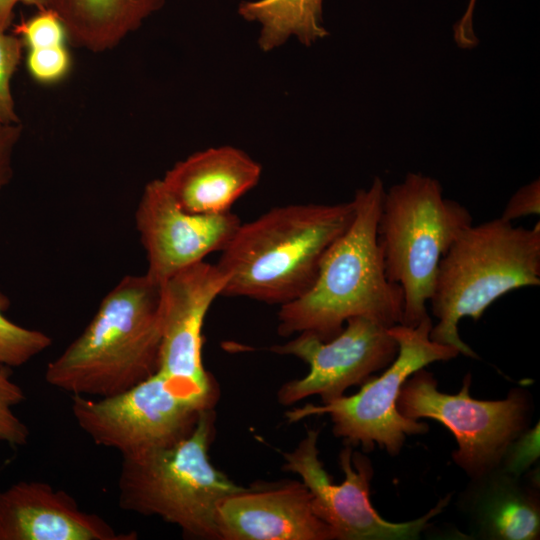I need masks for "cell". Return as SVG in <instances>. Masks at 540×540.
Wrapping results in <instances>:
<instances>
[{"instance_id":"13","label":"cell","mask_w":540,"mask_h":540,"mask_svg":"<svg viewBox=\"0 0 540 540\" xmlns=\"http://www.w3.org/2000/svg\"><path fill=\"white\" fill-rule=\"evenodd\" d=\"M135 223L147 257L146 275L162 284L173 274L221 252L241 220L227 211L193 214L184 211L162 179L148 182L139 200Z\"/></svg>"},{"instance_id":"19","label":"cell","mask_w":540,"mask_h":540,"mask_svg":"<svg viewBox=\"0 0 540 540\" xmlns=\"http://www.w3.org/2000/svg\"><path fill=\"white\" fill-rule=\"evenodd\" d=\"M323 0H253L239 4L238 13L246 21L260 25L259 47L274 50L291 37L310 46L325 38Z\"/></svg>"},{"instance_id":"26","label":"cell","mask_w":540,"mask_h":540,"mask_svg":"<svg viewBox=\"0 0 540 540\" xmlns=\"http://www.w3.org/2000/svg\"><path fill=\"white\" fill-rule=\"evenodd\" d=\"M540 213V181L536 179L518 189L509 199L500 218L509 222Z\"/></svg>"},{"instance_id":"1","label":"cell","mask_w":540,"mask_h":540,"mask_svg":"<svg viewBox=\"0 0 540 540\" xmlns=\"http://www.w3.org/2000/svg\"><path fill=\"white\" fill-rule=\"evenodd\" d=\"M384 193L379 177L368 188L356 191L354 218L325 253L313 285L281 305L280 335L311 332L327 341L343 329L347 319L356 316L387 328L401 324L403 290L386 276L377 239Z\"/></svg>"},{"instance_id":"24","label":"cell","mask_w":540,"mask_h":540,"mask_svg":"<svg viewBox=\"0 0 540 540\" xmlns=\"http://www.w3.org/2000/svg\"><path fill=\"white\" fill-rule=\"evenodd\" d=\"M72 58L66 44L27 49L26 68L38 83L55 84L70 72Z\"/></svg>"},{"instance_id":"23","label":"cell","mask_w":540,"mask_h":540,"mask_svg":"<svg viewBox=\"0 0 540 540\" xmlns=\"http://www.w3.org/2000/svg\"><path fill=\"white\" fill-rule=\"evenodd\" d=\"M27 49L66 44V28L58 14L50 8L38 10L34 16L14 26Z\"/></svg>"},{"instance_id":"14","label":"cell","mask_w":540,"mask_h":540,"mask_svg":"<svg viewBox=\"0 0 540 540\" xmlns=\"http://www.w3.org/2000/svg\"><path fill=\"white\" fill-rule=\"evenodd\" d=\"M217 528L222 540L336 539L300 482L249 487L227 497L218 507Z\"/></svg>"},{"instance_id":"10","label":"cell","mask_w":540,"mask_h":540,"mask_svg":"<svg viewBox=\"0 0 540 540\" xmlns=\"http://www.w3.org/2000/svg\"><path fill=\"white\" fill-rule=\"evenodd\" d=\"M319 431L308 430L299 445L284 454V469L299 475L312 496L316 515L341 540H395L416 539L430 526V520L448 504L446 497L424 516L408 522L394 523L383 519L372 507L369 484L373 476L370 460L353 453L350 446L339 455L345 474L337 485L323 467L317 447Z\"/></svg>"},{"instance_id":"20","label":"cell","mask_w":540,"mask_h":540,"mask_svg":"<svg viewBox=\"0 0 540 540\" xmlns=\"http://www.w3.org/2000/svg\"><path fill=\"white\" fill-rule=\"evenodd\" d=\"M10 301L0 291V365L20 367L45 351L52 344L46 333L25 328L9 320L4 312Z\"/></svg>"},{"instance_id":"3","label":"cell","mask_w":540,"mask_h":540,"mask_svg":"<svg viewBox=\"0 0 540 540\" xmlns=\"http://www.w3.org/2000/svg\"><path fill=\"white\" fill-rule=\"evenodd\" d=\"M161 284L124 276L66 349L48 363L45 381L72 395L106 397L123 392L158 370Z\"/></svg>"},{"instance_id":"21","label":"cell","mask_w":540,"mask_h":540,"mask_svg":"<svg viewBox=\"0 0 540 540\" xmlns=\"http://www.w3.org/2000/svg\"><path fill=\"white\" fill-rule=\"evenodd\" d=\"M24 399L23 389L11 380L10 367L0 365V441L12 446L29 440V428L13 411Z\"/></svg>"},{"instance_id":"6","label":"cell","mask_w":540,"mask_h":540,"mask_svg":"<svg viewBox=\"0 0 540 540\" xmlns=\"http://www.w3.org/2000/svg\"><path fill=\"white\" fill-rule=\"evenodd\" d=\"M473 224L468 209L445 198L441 184L421 173L385 190L377 226L386 276L404 295L401 324L416 326L429 316L439 263Z\"/></svg>"},{"instance_id":"16","label":"cell","mask_w":540,"mask_h":540,"mask_svg":"<svg viewBox=\"0 0 540 540\" xmlns=\"http://www.w3.org/2000/svg\"><path fill=\"white\" fill-rule=\"evenodd\" d=\"M261 165L232 146L212 147L177 162L162 181L177 204L193 214H218L257 185Z\"/></svg>"},{"instance_id":"9","label":"cell","mask_w":540,"mask_h":540,"mask_svg":"<svg viewBox=\"0 0 540 540\" xmlns=\"http://www.w3.org/2000/svg\"><path fill=\"white\" fill-rule=\"evenodd\" d=\"M470 385L468 374L458 394H445L437 389L433 375L421 368L404 382L397 409L405 417L431 418L446 426L458 444L453 453L456 464L481 478L495 470L509 444L524 430L528 401L519 390L503 400L474 399Z\"/></svg>"},{"instance_id":"4","label":"cell","mask_w":540,"mask_h":540,"mask_svg":"<svg viewBox=\"0 0 540 540\" xmlns=\"http://www.w3.org/2000/svg\"><path fill=\"white\" fill-rule=\"evenodd\" d=\"M540 285V223L514 226L499 218L465 229L442 257L429 300L438 322L430 338L465 356L476 353L461 340L462 318L478 320L506 293Z\"/></svg>"},{"instance_id":"29","label":"cell","mask_w":540,"mask_h":540,"mask_svg":"<svg viewBox=\"0 0 540 540\" xmlns=\"http://www.w3.org/2000/svg\"><path fill=\"white\" fill-rule=\"evenodd\" d=\"M22 3L38 10L49 8V0H0V30L8 31L14 19V9Z\"/></svg>"},{"instance_id":"17","label":"cell","mask_w":540,"mask_h":540,"mask_svg":"<svg viewBox=\"0 0 540 540\" xmlns=\"http://www.w3.org/2000/svg\"><path fill=\"white\" fill-rule=\"evenodd\" d=\"M166 0H49L68 38L92 52L117 46L157 12Z\"/></svg>"},{"instance_id":"25","label":"cell","mask_w":540,"mask_h":540,"mask_svg":"<svg viewBox=\"0 0 540 540\" xmlns=\"http://www.w3.org/2000/svg\"><path fill=\"white\" fill-rule=\"evenodd\" d=\"M539 457V425L521 433L507 447L502 460L504 471L518 477Z\"/></svg>"},{"instance_id":"28","label":"cell","mask_w":540,"mask_h":540,"mask_svg":"<svg viewBox=\"0 0 540 540\" xmlns=\"http://www.w3.org/2000/svg\"><path fill=\"white\" fill-rule=\"evenodd\" d=\"M476 0H469L465 13L454 27V39L458 46L462 48H473L477 45L473 28V13Z\"/></svg>"},{"instance_id":"5","label":"cell","mask_w":540,"mask_h":540,"mask_svg":"<svg viewBox=\"0 0 540 540\" xmlns=\"http://www.w3.org/2000/svg\"><path fill=\"white\" fill-rule=\"evenodd\" d=\"M213 434L214 414L209 408L178 442L123 457L118 478L120 508L160 517L189 537L219 539V505L247 488L212 465L208 451Z\"/></svg>"},{"instance_id":"2","label":"cell","mask_w":540,"mask_h":540,"mask_svg":"<svg viewBox=\"0 0 540 540\" xmlns=\"http://www.w3.org/2000/svg\"><path fill=\"white\" fill-rule=\"evenodd\" d=\"M354 215L353 200L292 204L241 223L216 264L227 277L222 295L280 305L302 296Z\"/></svg>"},{"instance_id":"15","label":"cell","mask_w":540,"mask_h":540,"mask_svg":"<svg viewBox=\"0 0 540 540\" xmlns=\"http://www.w3.org/2000/svg\"><path fill=\"white\" fill-rule=\"evenodd\" d=\"M105 519L83 511L66 491L41 481L0 490V540H134Z\"/></svg>"},{"instance_id":"18","label":"cell","mask_w":540,"mask_h":540,"mask_svg":"<svg viewBox=\"0 0 540 540\" xmlns=\"http://www.w3.org/2000/svg\"><path fill=\"white\" fill-rule=\"evenodd\" d=\"M516 478L507 472L493 477L479 495L475 515L480 534L485 538L501 540L539 538L538 500L529 490L521 487Z\"/></svg>"},{"instance_id":"27","label":"cell","mask_w":540,"mask_h":540,"mask_svg":"<svg viewBox=\"0 0 540 540\" xmlns=\"http://www.w3.org/2000/svg\"><path fill=\"white\" fill-rule=\"evenodd\" d=\"M21 135V123L0 124V196L12 178L13 154Z\"/></svg>"},{"instance_id":"7","label":"cell","mask_w":540,"mask_h":540,"mask_svg":"<svg viewBox=\"0 0 540 540\" xmlns=\"http://www.w3.org/2000/svg\"><path fill=\"white\" fill-rule=\"evenodd\" d=\"M430 316L416 326L396 324L388 328L398 344L395 359L377 377H370L358 393L342 395L323 405L307 404L286 412L288 423L313 415L330 414L333 433L351 445L361 444L370 451L374 444L395 456L407 435L427 432L428 426L403 416L397 400L404 382L416 371L436 361H447L460 354L453 346L430 338Z\"/></svg>"},{"instance_id":"11","label":"cell","mask_w":540,"mask_h":540,"mask_svg":"<svg viewBox=\"0 0 540 540\" xmlns=\"http://www.w3.org/2000/svg\"><path fill=\"white\" fill-rule=\"evenodd\" d=\"M271 351L295 356L309 365L303 378L282 385L278 402L292 405L312 395L324 403L343 395L354 385L386 368L396 357L398 344L387 327L367 317L346 320L343 329L327 341L311 332H301L287 343L274 345Z\"/></svg>"},{"instance_id":"22","label":"cell","mask_w":540,"mask_h":540,"mask_svg":"<svg viewBox=\"0 0 540 540\" xmlns=\"http://www.w3.org/2000/svg\"><path fill=\"white\" fill-rule=\"evenodd\" d=\"M23 46L16 34L0 30V124L20 123L11 81L21 61Z\"/></svg>"},{"instance_id":"8","label":"cell","mask_w":540,"mask_h":540,"mask_svg":"<svg viewBox=\"0 0 540 540\" xmlns=\"http://www.w3.org/2000/svg\"><path fill=\"white\" fill-rule=\"evenodd\" d=\"M209 408L212 406L187 395L159 372L111 396L72 395L71 404L77 425L91 440L117 450L122 458L178 442Z\"/></svg>"},{"instance_id":"12","label":"cell","mask_w":540,"mask_h":540,"mask_svg":"<svg viewBox=\"0 0 540 540\" xmlns=\"http://www.w3.org/2000/svg\"><path fill=\"white\" fill-rule=\"evenodd\" d=\"M226 275L205 261L188 266L161 284V342L157 372L181 391L210 406L215 387L202 363V327L212 302L222 295Z\"/></svg>"}]
</instances>
